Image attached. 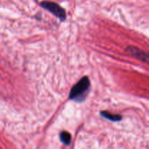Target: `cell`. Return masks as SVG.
<instances>
[{
	"label": "cell",
	"instance_id": "3957f363",
	"mask_svg": "<svg viewBox=\"0 0 149 149\" xmlns=\"http://www.w3.org/2000/svg\"><path fill=\"white\" fill-rule=\"evenodd\" d=\"M125 51L129 55L149 65V53L135 46H128Z\"/></svg>",
	"mask_w": 149,
	"mask_h": 149
},
{
	"label": "cell",
	"instance_id": "6da1fadb",
	"mask_svg": "<svg viewBox=\"0 0 149 149\" xmlns=\"http://www.w3.org/2000/svg\"><path fill=\"white\" fill-rule=\"evenodd\" d=\"M90 87V79L87 77H84L71 88L68 98L70 100H75L81 101L85 98V93L88 91Z\"/></svg>",
	"mask_w": 149,
	"mask_h": 149
},
{
	"label": "cell",
	"instance_id": "5b68a950",
	"mask_svg": "<svg viewBox=\"0 0 149 149\" xmlns=\"http://www.w3.org/2000/svg\"><path fill=\"white\" fill-rule=\"evenodd\" d=\"M60 139L63 143L65 144V146H68L71 141V134L68 133V132H65V131L61 132L60 133Z\"/></svg>",
	"mask_w": 149,
	"mask_h": 149
},
{
	"label": "cell",
	"instance_id": "7a4b0ae2",
	"mask_svg": "<svg viewBox=\"0 0 149 149\" xmlns=\"http://www.w3.org/2000/svg\"><path fill=\"white\" fill-rule=\"evenodd\" d=\"M40 6L53 14L55 17H58L61 22L66 19V13L65 10L58 4L49 1H44L40 3Z\"/></svg>",
	"mask_w": 149,
	"mask_h": 149
},
{
	"label": "cell",
	"instance_id": "277c9868",
	"mask_svg": "<svg viewBox=\"0 0 149 149\" xmlns=\"http://www.w3.org/2000/svg\"><path fill=\"white\" fill-rule=\"evenodd\" d=\"M100 115L105 119H108V120L112 121V122H119L121 121L122 119V116L119 114H113V113H110L106 111H103L100 112Z\"/></svg>",
	"mask_w": 149,
	"mask_h": 149
}]
</instances>
